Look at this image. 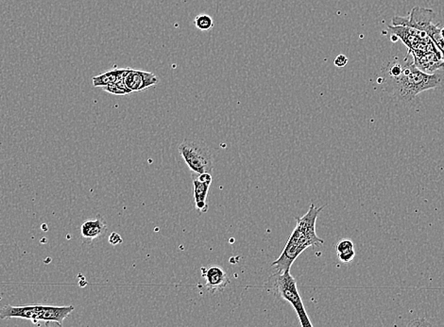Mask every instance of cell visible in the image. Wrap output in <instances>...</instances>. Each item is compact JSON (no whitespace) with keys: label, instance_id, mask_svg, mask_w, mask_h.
<instances>
[{"label":"cell","instance_id":"obj_1","mask_svg":"<svg viewBox=\"0 0 444 327\" xmlns=\"http://www.w3.org/2000/svg\"><path fill=\"white\" fill-rule=\"evenodd\" d=\"M325 206L317 208L314 204L309 206L308 211L303 217L296 218L297 226L287 240L286 247L282 251L281 256L272 264L277 272L290 271L293 262L298 259L304 251L311 247H320L325 243L316 233V223L320 212Z\"/></svg>","mask_w":444,"mask_h":327},{"label":"cell","instance_id":"obj_2","mask_svg":"<svg viewBox=\"0 0 444 327\" xmlns=\"http://www.w3.org/2000/svg\"><path fill=\"white\" fill-rule=\"evenodd\" d=\"M390 78L389 85L393 93L402 101H412L419 94L440 87L444 82L440 73L429 74L421 71L414 63H406L397 77Z\"/></svg>","mask_w":444,"mask_h":327},{"label":"cell","instance_id":"obj_3","mask_svg":"<svg viewBox=\"0 0 444 327\" xmlns=\"http://www.w3.org/2000/svg\"><path fill=\"white\" fill-rule=\"evenodd\" d=\"M73 306H49V304H26V306H11L7 304L0 309V320L20 318L32 321L35 324L43 321L47 324L57 323L63 326L64 321L73 312Z\"/></svg>","mask_w":444,"mask_h":327},{"label":"cell","instance_id":"obj_4","mask_svg":"<svg viewBox=\"0 0 444 327\" xmlns=\"http://www.w3.org/2000/svg\"><path fill=\"white\" fill-rule=\"evenodd\" d=\"M268 289L275 295L280 296L284 300L289 302L294 307L296 314H297L301 326L303 327H312L313 324L310 321L306 310L304 309V302L301 300L300 293L297 288V282L293 278L290 271L286 272H277L270 276L268 281Z\"/></svg>","mask_w":444,"mask_h":327},{"label":"cell","instance_id":"obj_5","mask_svg":"<svg viewBox=\"0 0 444 327\" xmlns=\"http://www.w3.org/2000/svg\"><path fill=\"white\" fill-rule=\"evenodd\" d=\"M179 152L193 174L210 173L213 170V156L205 144L193 140H184Z\"/></svg>","mask_w":444,"mask_h":327},{"label":"cell","instance_id":"obj_6","mask_svg":"<svg viewBox=\"0 0 444 327\" xmlns=\"http://www.w3.org/2000/svg\"><path fill=\"white\" fill-rule=\"evenodd\" d=\"M159 81L160 78L152 72L131 68L124 78L125 85L132 93L147 90L157 85Z\"/></svg>","mask_w":444,"mask_h":327},{"label":"cell","instance_id":"obj_7","mask_svg":"<svg viewBox=\"0 0 444 327\" xmlns=\"http://www.w3.org/2000/svg\"><path fill=\"white\" fill-rule=\"evenodd\" d=\"M192 180H193L195 205L200 214H205L208 211V204L206 199H208L209 188L212 183L210 173H203V174L192 173Z\"/></svg>","mask_w":444,"mask_h":327},{"label":"cell","instance_id":"obj_8","mask_svg":"<svg viewBox=\"0 0 444 327\" xmlns=\"http://www.w3.org/2000/svg\"><path fill=\"white\" fill-rule=\"evenodd\" d=\"M203 278L209 292L216 293L222 292L230 284L227 273L219 265H211L202 269Z\"/></svg>","mask_w":444,"mask_h":327},{"label":"cell","instance_id":"obj_9","mask_svg":"<svg viewBox=\"0 0 444 327\" xmlns=\"http://www.w3.org/2000/svg\"><path fill=\"white\" fill-rule=\"evenodd\" d=\"M107 230V226L100 217L95 220H88L83 223L80 228V235L85 239L93 240L103 236Z\"/></svg>","mask_w":444,"mask_h":327},{"label":"cell","instance_id":"obj_10","mask_svg":"<svg viewBox=\"0 0 444 327\" xmlns=\"http://www.w3.org/2000/svg\"><path fill=\"white\" fill-rule=\"evenodd\" d=\"M129 69L130 68H114L102 73V74L92 78L93 85L95 87L104 88L106 86L116 82V81L119 80V78H125V75H127Z\"/></svg>","mask_w":444,"mask_h":327},{"label":"cell","instance_id":"obj_11","mask_svg":"<svg viewBox=\"0 0 444 327\" xmlns=\"http://www.w3.org/2000/svg\"><path fill=\"white\" fill-rule=\"evenodd\" d=\"M106 92L112 94H116V96H126V94H133L132 92L128 89L124 82V78H119L116 82L112 83V85L106 86L103 88Z\"/></svg>","mask_w":444,"mask_h":327},{"label":"cell","instance_id":"obj_12","mask_svg":"<svg viewBox=\"0 0 444 327\" xmlns=\"http://www.w3.org/2000/svg\"><path fill=\"white\" fill-rule=\"evenodd\" d=\"M195 27L202 32H208L214 27V20L210 16L200 15L197 16L194 19Z\"/></svg>","mask_w":444,"mask_h":327},{"label":"cell","instance_id":"obj_13","mask_svg":"<svg viewBox=\"0 0 444 327\" xmlns=\"http://www.w3.org/2000/svg\"><path fill=\"white\" fill-rule=\"evenodd\" d=\"M336 250L337 255H342V254L351 252V251L354 250V242L347 239L342 240L340 242L337 243Z\"/></svg>","mask_w":444,"mask_h":327},{"label":"cell","instance_id":"obj_14","mask_svg":"<svg viewBox=\"0 0 444 327\" xmlns=\"http://www.w3.org/2000/svg\"><path fill=\"white\" fill-rule=\"evenodd\" d=\"M340 261L344 262V264H349V262L353 261L354 257H356V251H351V252L342 254V255H337Z\"/></svg>","mask_w":444,"mask_h":327},{"label":"cell","instance_id":"obj_15","mask_svg":"<svg viewBox=\"0 0 444 327\" xmlns=\"http://www.w3.org/2000/svg\"><path fill=\"white\" fill-rule=\"evenodd\" d=\"M334 63L337 67H344L347 66L348 58L345 55L340 54L335 58Z\"/></svg>","mask_w":444,"mask_h":327},{"label":"cell","instance_id":"obj_16","mask_svg":"<svg viewBox=\"0 0 444 327\" xmlns=\"http://www.w3.org/2000/svg\"><path fill=\"white\" fill-rule=\"evenodd\" d=\"M122 242L123 240L121 236H120L119 234L116 233V232L112 233L110 237H109V242H110L112 245H120Z\"/></svg>","mask_w":444,"mask_h":327},{"label":"cell","instance_id":"obj_17","mask_svg":"<svg viewBox=\"0 0 444 327\" xmlns=\"http://www.w3.org/2000/svg\"><path fill=\"white\" fill-rule=\"evenodd\" d=\"M440 35H441V37L444 39V27H440Z\"/></svg>","mask_w":444,"mask_h":327}]
</instances>
